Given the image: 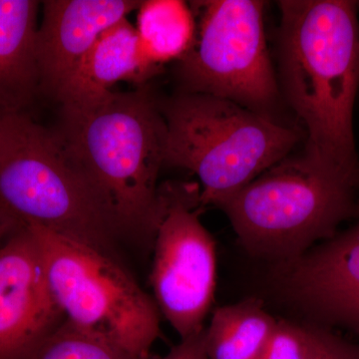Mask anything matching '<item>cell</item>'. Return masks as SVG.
Instances as JSON below:
<instances>
[{"mask_svg": "<svg viewBox=\"0 0 359 359\" xmlns=\"http://www.w3.org/2000/svg\"><path fill=\"white\" fill-rule=\"evenodd\" d=\"M278 6L283 84L308 132L304 158L314 166L359 176L353 135L358 2L283 0Z\"/></svg>", "mask_w": 359, "mask_h": 359, "instance_id": "1", "label": "cell"}, {"mask_svg": "<svg viewBox=\"0 0 359 359\" xmlns=\"http://www.w3.org/2000/svg\"><path fill=\"white\" fill-rule=\"evenodd\" d=\"M125 235L154 240L166 124L143 88L62 105L57 132Z\"/></svg>", "mask_w": 359, "mask_h": 359, "instance_id": "2", "label": "cell"}, {"mask_svg": "<svg viewBox=\"0 0 359 359\" xmlns=\"http://www.w3.org/2000/svg\"><path fill=\"white\" fill-rule=\"evenodd\" d=\"M0 212L112 257L116 241L125 235L57 132L23 114L6 115Z\"/></svg>", "mask_w": 359, "mask_h": 359, "instance_id": "3", "label": "cell"}, {"mask_svg": "<svg viewBox=\"0 0 359 359\" xmlns=\"http://www.w3.org/2000/svg\"><path fill=\"white\" fill-rule=\"evenodd\" d=\"M359 176L283 160L219 205L252 256L287 263L359 214Z\"/></svg>", "mask_w": 359, "mask_h": 359, "instance_id": "4", "label": "cell"}, {"mask_svg": "<svg viewBox=\"0 0 359 359\" xmlns=\"http://www.w3.org/2000/svg\"><path fill=\"white\" fill-rule=\"evenodd\" d=\"M165 164L200 180L203 207H219L285 160L299 134L268 116L205 94L177 97L165 108Z\"/></svg>", "mask_w": 359, "mask_h": 359, "instance_id": "5", "label": "cell"}, {"mask_svg": "<svg viewBox=\"0 0 359 359\" xmlns=\"http://www.w3.org/2000/svg\"><path fill=\"white\" fill-rule=\"evenodd\" d=\"M32 233L65 320L139 359H152L159 309L114 257L37 224Z\"/></svg>", "mask_w": 359, "mask_h": 359, "instance_id": "6", "label": "cell"}, {"mask_svg": "<svg viewBox=\"0 0 359 359\" xmlns=\"http://www.w3.org/2000/svg\"><path fill=\"white\" fill-rule=\"evenodd\" d=\"M193 6L199 23L180 65L189 93L226 99L264 114L278 92L264 32V2L205 0Z\"/></svg>", "mask_w": 359, "mask_h": 359, "instance_id": "7", "label": "cell"}, {"mask_svg": "<svg viewBox=\"0 0 359 359\" xmlns=\"http://www.w3.org/2000/svg\"><path fill=\"white\" fill-rule=\"evenodd\" d=\"M197 184L160 187L151 283L156 306L181 339L205 330L217 285L216 247L200 216Z\"/></svg>", "mask_w": 359, "mask_h": 359, "instance_id": "8", "label": "cell"}, {"mask_svg": "<svg viewBox=\"0 0 359 359\" xmlns=\"http://www.w3.org/2000/svg\"><path fill=\"white\" fill-rule=\"evenodd\" d=\"M65 320L39 247L21 224L0 247V359H20Z\"/></svg>", "mask_w": 359, "mask_h": 359, "instance_id": "9", "label": "cell"}, {"mask_svg": "<svg viewBox=\"0 0 359 359\" xmlns=\"http://www.w3.org/2000/svg\"><path fill=\"white\" fill-rule=\"evenodd\" d=\"M276 269V282L290 299L325 323L359 335V219Z\"/></svg>", "mask_w": 359, "mask_h": 359, "instance_id": "10", "label": "cell"}, {"mask_svg": "<svg viewBox=\"0 0 359 359\" xmlns=\"http://www.w3.org/2000/svg\"><path fill=\"white\" fill-rule=\"evenodd\" d=\"M37 32L40 91L56 98L106 30L126 20L136 0H47Z\"/></svg>", "mask_w": 359, "mask_h": 359, "instance_id": "11", "label": "cell"}, {"mask_svg": "<svg viewBox=\"0 0 359 359\" xmlns=\"http://www.w3.org/2000/svg\"><path fill=\"white\" fill-rule=\"evenodd\" d=\"M157 68L146 55L136 28L126 18L99 37L55 100L61 106L84 102L111 91L117 82H144Z\"/></svg>", "mask_w": 359, "mask_h": 359, "instance_id": "12", "label": "cell"}, {"mask_svg": "<svg viewBox=\"0 0 359 359\" xmlns=\"http://www.w3.org/2000/svg\"><path fill=\"white\" fill-rule=\"evenodd\" d=\"M36 0H0V114H22L40 91Z\"/></svg>", "mask_w": 359, "mask_h": 359, "instance_id": "13", "label": "cell"}, {"mask_svg": "<svg viewBox=\"0 0 359 359\" xmlns=\"http://www.w3.org/2000/svg\"><path fill=\"white\" fill-rule=\"evenodd\" d=\"M278 320L256 297L221 306L205 328L209 359H261Z\"/></svg>", "mask_w": 359, "mask_h": 359, "instance_id": "14", "label": "cell"}, {"mask_svg": "<svg viewBox=\"0 0 359 359\" xmlns=\"http://www.w3.org/2000/svg\"><path fill=\"white\" fill-rule=\"evenodd\" d=\"M137 11L139 39L155 65L181 60L188 53L195 40L196 25L185 2L149 0L142 1Z\"/></svg>", "mask_w": 359, "mask_h": 359, "instance_id": "15", "label": "cell"}, {"mask_svg": "<svg viewBox=\"0 0 359 359\" xmlns=\"http://www.w3.org/2000/svg\"><path fill=\"white\" fill-rule=\"evenodd\" d=\"M20 359H139L65 320Z\"/></svg>", "mask_w": 359, "mask_h": 359, "instance_id": "16", "label": "cell"}, {"mask_svg": "<svg viewBox=\"0 0 359 359\" xmlns=\"http://www.w3.org/2000/svg\"><path fill=\"white\" fill-rule=\"evenodd\" d=\"M311 346V327L278 320L261 359H306Z\"/></svg>", "mask_w": 359, "mask_h": 359, "instance_id": "17", "label": "cell"}, {"mask_svg": "<svg viewBox=\"0 0 359 359\" xmlns=\"http://www.w3.org/2000/svg\"><path fill=\"white\" fill-rule=\"evenodd\" d=\"M306 359H359V344L349 341L323 327H311Z\"/></svg>", "mask_w": 359, "mask_h": 359, "instance_id": "18", "label": "cell"}, {"mask_svg": "<svg viewBox=\"0 0 359 359\" xmlns=\"http://www.w3.org/2000/svg\"><path fill=\"white\" fill-rule=\"evenodd\" d=\"M152 359H209L205 351V330L182 339L164 358Z\"/></svg>", "mask_w": 359, "mask_h": 359, "instance_id": "19", "label": "cell"}, {"mask_svg": "<svg viewBox=\"0 0 359 359\" xmlns=\"http://www.w3.org/2000/svg\"><path fill=\"white\" fill-rule=\"evenodd\" d=\"M20 226L21 224L16 223L0 212V247L4 244V241Z\"/></svg>", "mask_w": 359, "mask_h": 359, "instance_id": "20", "label": "cell"}, {"mask_svg": "<svg viewBox=\"0 0 359 359\" xmlns=\"http://www.w3.org/2000/svg\"><path fill=\"white\" fill-rule=\"evenodd\" d=\"M6 115L0 114V154L4 145V134H6Z\"/></svg>", "mask_w": 359, "mask_h": 359, "instance_id": "21", "label": "cell"}, {"mask_svg": "<svg viewBox=\"0 0 359 359\" xmlns=\"http://www.w3.org/2000/svg\"><path fill=\"white\" fill-rule=\"evenodd\" d=\"M358 7H359V2H358Z\"/></svg>", "mask_w": 359, "mask_h": 359, "instance_id": "22", "label": "cell"}]
</instances>
